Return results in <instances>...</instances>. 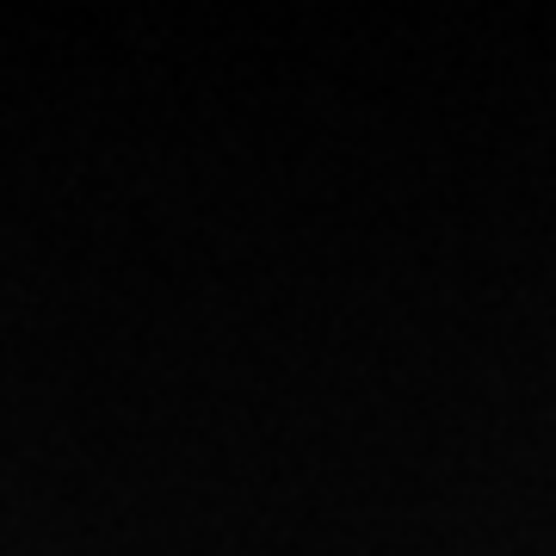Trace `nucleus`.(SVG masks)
<instances>
[]
</instances>
